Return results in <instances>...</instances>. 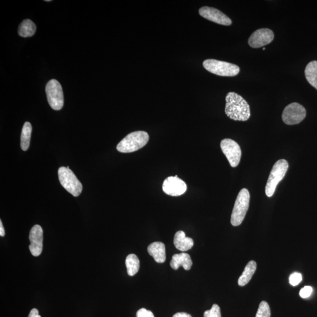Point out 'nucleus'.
Wrapping results in <instances>:
<instances>
[{"instance_id":"f257e3e1","label":"nucleus","mask_w":317,"mask_h":317,"mask_svg":"<svg viewBox=\"0 0 317 317\" xmlns=\"http://www.w3.org/2000/svg\"><path fill=\"white\" fill-rule=\"evenodd\" d=\"M225 113L236 121H247L250 117V106L239 94L230 92L225 96Z\"/></svg>"},{"instance_id":"f03ea898","label":"nucleus","mask_w":317,"mask_h":317,"mask_svg":"<svg viewBox=\"0 0 317 317\" xmlns=\"http://www.w3.org/2000/svg\"><path fill=\"white\" fill-rule=\"evenodd\" d=\"M149 136L145 131H136L128 134L117 145L116 149L121 153H131L141 149L149 141Z\"/></svg>"},{"instance_id":"7ed1b4c3","label":"nucleus","mask_w":317,"mask_h":317,"mask_svg":"<svg viewBox=\"0 0 317 317\" xmlns=\"http://www.w3.org/2000/svg\"><path fill=\"white\" fill-rule=\"evenodd\" d=\"M250 198V193L247 188L240 191L231 214V224L233 226H238L244 221L249 207Z\"/></svg>"},{"instance_id":"20e7f679","label":"nucleus","mask_w":317,"mask_h":317,"mask_svg":"<svg viewBox=\"0 0 317 317\" xmlns=\"http://www.w3.org/2000/svg\"><path fill=\"white\" fill-rule=\"evenodd\" d=\"M203 65L208 72L221 76H235L241 71L237 65L213 59L205 60Z\"/></svg>"},{"instance_id":"39448f33","label":"nucleus","mask_w":317,"mask_h":317,"mask_svg":"<svg viewBox=\"0 0 317 317\" xmlns=\"http://www.w3.org/2000/svg\"><path fill=\"white\" fill-rule=\"evenodd\" d=\"M288 168V163L285 159L279 160L275 163L271 170L265 186V194L272 197L280 182L284 178Z\"/></svg>"},{"instance_id":"423d86ee","label":"nucleus","mask_w":317,"mask_h":317,"mask_svg":"<svg viewBox=\"0 0 317 317\" xmlns=\"http://www.w3.org/2000/svg\"><path fill=\"white\" fill-rule=\"evenodd\" d=\"M60 184L71 195L78 197L82 193V185L70 168L61 167L58 170Z\"/></svg>"},{"instance_id":"0eeeda50","label":"nucleus","mask_w":317,"mask_h":317,"mask_svg":"<svg viewBox=\"0 0 317 317\" xmlns=\"http://www.w3.org/2000/svg\"><path fill=\"white\" fill-rule=\"evenodd\" d=\"M46 94L48 104L54 110H61L64 106V99L62 88L56 79H51L46 85Z\"/></svg>"},{"instance_id":"6e6552de","label":"nucleus","mask_w":317,"mask_h":317,"mask_svg":"<svg viewBox=\"0 0 317 317\" xmlns=\"http://www.w3.org/2000/svg\"><path fill=\"white\" fill-rule=\"evenodd\" d=\"M306 116V110L298 103L293 102L284 108L282 114V121L285 124L293 125L301 122Z\"/></svg>"},{"instance_id":"1a4fd4ad","label":"nucleus","mask_w":317,"mask_h":317,"mask_svg":"<svg viewBox=\"0 0 317 317\" xmlns=\"http://www.w3.org/2000/svg\"><path fill=\"white\" fill-rule=\"evenodd\" d=\"M221 147L231 167H238L242 157V150L238 143L230 139H223L221 143Z\"/></svg>"},{"instance_id":"9d476101","label":"nucleus","mask_w":317,"mask_h":317,"mask_svg":"<svg viewBox=\"0 0 317 317\" xmlns=\"http://www.w3.org/2000/svg\"><path fill=\"white\" fill-rule=\"evenodd\" d=\"M162 189L168 195L179 196L186 192L187 185L178 176H170L165 180Z\"/></svg>"},{"instance_id":"9b49d317","label":"nucleus","mask_w":317,"mask_h":317,"mask_svg":"<svg viewBox=\"0 0 317 317\" xmlns=\"http://www.w3.org/2000/svg\"><path fill=\"white\" fill-rule=\"evenodd\" d=\"M274 38L273 31L268 28H261L251 34L248 43L251 47L259 48L271 43Z\"/></svg>"},{"instance_id":"f8f14e48","label":"nucleus","mask_w":317,"mask_h":317,"mask_svg":"<svg viewBox=\"0 0 317 317\" xmlns=\"http://www.w3.org/2000/svg\"><path fill=\"white\" fill-rule=\"evenodd\" d=\"M199 13L204 18L217 24L226 25V26L232 24V21L229 17L215 8L203 7L200 8Z\"/></svg>"},{"instance_id":"ddd939ff","label":"nucleus","mask_w":317,"mask_h":317,"mask_svg":"<svg viewBox=\"0 0 317 317\" xmlns=\"http://www.w3.org/2000/svg\"><path fill=\"white\" fill-rule=\"evenodd\" d=\"M30 251L32 255L38 257L41 255L43 248V230L38 224L31 228L29 236Z\"/></svg>"},{"instance_id":"4468645a","label":"nucleus","mask_w":317,"mask_h":317,"mask_svg":"<svg viewBox=\"0 0 317 317\" xmlns=\"http://www.w3.org/2000/svg\"><path fill=\"white\" fill-rule=\"evenodd\" d=\"M193 264L192 259L189 255L182 253L173 255L170 261V266L173 270H178L182 266L186 270H189Z\"/></svg>"},{"instance_id":"2eb2a0df","label":"nucleus","mask_w":317,"mask_h":317,"mask_svg":"<svg viewBox=\"0 0 317 317\" xmlns=\"http://www.w3.org/2000/svg\"><path fill=\"white\" fill-rule=\"evenodd\" d=\"M148 251L155 261L163 263L166 261V248L162 242H154L148 247Z\"/></svg>"},{"instance_id":"dca6fc26","label":"nucleus","mask_w":317,"mask_h":317,"mask_svg":"<svg viewBox=\"0 0 317 317\" xmlns=\"http://www.w3.org/2000/svg\"><path fill=\"white\" fill-rule=\"evenodd\" d=\"M174 245L177 249L186 251L191 249L194 244L192 239L186 236L184 231H178L174 237Z\"/></svg>"},{"instance_id":"f3484780","label":"nucleus","mask_w":317,"mask_h":317,"mask_svg":"<svg viewBox=\"0 0 317 317\" xmlns=\"http://www.w3.org/2000/svg\"><path fill=\"white\" fill-rule=\"evenodd\" d=\"M257 268V264L255 261H250L248 262L245 266L243 272L240 277L238 280V284L240 286H244V285L249 282L253 274L256 272Z\"/></svg>"},{"instance_id":"a211bd4d","label":"nucleus","mask_w":317,"mask_h":317,"mask_svg":"<svg viewBox=\"0 0 317 317\" xmlns=\"http://www.w3.org/2000/svg\"><path fill=\"white\" fill-rule=\"evenodd\" d=\"M305 75L309 84L317 90V61H313L307 65Z\"/></svg>"},{"instance_id":"6ab92c4d","label":"nucleus","mask_w":317,"mask_h":317,"mask_svg":"<svg viewBox=\"0 0 317 317\" xmlns=\"http://www.w3.org/2000/svg\"><path fill=\"white\" fill-rule=\"evenodd\" d=\"M36 25L30 19H25L20 24L19 34L22 37H32L36 33Z\"/></svg>"},{"instance_id":"aec40b11","label":"nucleus","mask_w":317,"mask_h":317,"mask_svg":"<svg viewBox=\"0 0 317 317\" xmlns=\"http://www.w3.org/2000/svg\"><path fill=\"white\" fill-rule=\"evenodd\" d=\"M125 264L128 275L133 276L138 272L140 268V261L136 255L134 254L128 255L126 259Z\"/></svg>"},{"instance_id":"412c9836","label":"nucleus","mask_w":317,"mask_h":317,"mask_svg":"<svg viewBox=\"0 0 317 317\" xmlns=\"http://www.w3.org/2000/svg\"><path fill=\"white\" fill-rule=\"evenodd\" d=\"M31 132H32V126L30 122H25L22 128L21 135V148L22 150L26 151L29 148Z\"/></svg>"},{"instance_id":"4be33fe9","label":"nucleus","mask_w":317,"mask_h":317,"mask_svg":"<svg viewBox=\"0 0 317 317\" xmlns=\"http://www.w3.org/2000/svg\"><path fill=\"white\" fill-rule=\"evenodd\" d=\"M271 311L269 305L264 301L261 302L259 305L256 317H270Z\"/></svg>"},{"instance_id":"5701e85b","label":"nucleus","mask_w":317,"mask_h":317,"mask_svg":"<svg viewBox=\"0 0 317 317\" xmlns=\"http://www.w3.org/2000/svg\"><path fill=\"white\" fill-rule=\"evenodd\" d=\"M204 317H222L221 308L218 304H213L210 310L205 311Z\"/></svg>"},{"instance_id":"b1692460","label":"nucleus","mask_w":317,"mask_h":317,"mask_svg":"<svg viewBox=\"0 0 317 317\" xmlns=\"http://www.w3.org/2000/svg\"><path fill=\"white\" fill-rule=\"evenodd\" d=\"M302 281L301 274L299 273H294L290 276V284L293 286H296L300 283Z\"/></svg>"},{"instance_id":"393cba45","label":"nucleus","mask_w":317,"mask_h":317,"mask_svg":"<svg viewBox=\"0 0 317 317\" xmlns=\"http://www.w3.org/2000/svg\"><path fill=\"white\" fill-rule=\"evenodd\" d=\"M313 290L312 287L310 286H305L299 291V296L302 298H309L313 293Z\"/></svg>"},{"instance_id":"a878e982","label":"nucleus","mask_w":317,"mask_h":317,"mask_svg":"<svg viewBox=\"0 0 317 317\" xmlns=\"http://www.w3.org/2000/svg\"><path fill=\"white\" fill-rule=\"evenodd\" d=\"M136 317H155L152 311L145 308H141L136 313Z\"/></svg>"},{"instance_id":"bb28decb","label":"nucleus","mask_w":317,"mask_h":317,"mask_svg":"<svg viewBox=\"0 0 317 317\" xmlns=\"http://www.w3.org/2000/svg\"><path fill=\"white\" fill-rule=\"evenodd\" d=\"M28 317H41L39 314L38 310L36 309V308H33V309L30 311Z\"/></svg>"},{"instance_id":"cd10ccee","label":"nucleus","mask_w":317,"mask_h":317,"mask_svg":"<svg viewBox=\"0 0 317 317\" xmlns=\"http://www.w3.org/2000/svg\"><path fill=\"white\" fill-rule=\"evenodd\" d=\"M173 317H192L187 313H178L175 314Z\"/></svg>"},{"instance_id":"c85d7f7f","label":"nucleus","mask_w":317,"mask_h":317,"mask_svg":"<svg viewBox=\"0 0 317 317\" xmlns=\"http://www.w3.org/2000/svg\"><path fill=\"white\" fill-rule=\"evenodd\" d=\"M5 234L4 228L1 221H0V236L1 237H4L5 236Z\"/></svg>"},{"instance_id":"c756f323","label":"nucleus","mask_w":317,"mask_h":317,"mask_svg":"<svg viewBox=\"0 0 317 317\" xmlns=\"http://www.w3.org/2000/svg\"><path fill=\"white\" fill-rule=\"evenodd\" d=\"M262 49H263V50L264 51L265 50V48L264 47L263 48H262Z\"/></svg>"}]
</instances>
